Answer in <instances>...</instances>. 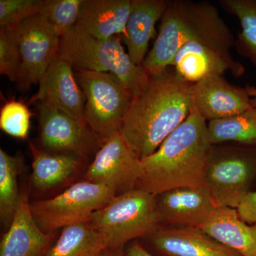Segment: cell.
<instances>
[{
	"label": "cell",
	"mask_w": 256,
	"mask_h": 256,
	"mask_svg": "<svg viewBox=\"0 0 256 256\" xmlns=\"http://www.w3.org/2000/svg\"><path fill=\"white\" fill-rule=\"evenodd\" d=\"M192 86L170 67L152 76L142 95L132 99L120 133L138 159L158 150L188 119L193 107Z\"/></svg>",
	"instance_id": "obj_1"
},
{
	"label": "cell",
	"mask_w": 256,
	"mask_h": 256,
	"mask_svg": "<svg viewBox=\"0 0 256 256\" xmlns=\"http://www.w3.org/2000/svg\"><path fill=\"white\" fill-rule=\"evenodd\" d=\"M212 146L208 124L193 104L188 119L158 150L141 160L138 188L158 196L174 188L205 186Z\"/></svg>",
	"instance_id": "obj_2"
},
{
	"label": "cell",
	"mask_w": 256,
	"mask_h": 256,
	"mask_svg": "<svg viewBox=\"0 0 256 256\" xmlns=\"http://www.w3.org/2000/svg\"><path fill=\"white\" fill-rule=\"evenodd\" d=\"M122 42L120 36L95 38L76 25L60 38L58 55L68 60L76 69L116 76L134 98L146 90L150 76L142 66L133 63Z\"/></svg>",
	"instance_id": "obj_3"
},
{
	"label": "cell",
	"mask_w": 256,
	"mask_h": 256,
	"mask_svg": "<svg viewBox=\"0 0 256 256\" xmlns=\"http://www.w3.org/2000/svg\"><path fill=\"white\" fill-rule=\"evenodd\" d=\"M100 234L106 248L124 250L130 242L161 228L156 196L140 188L117 195L88 222Z\"/></svg>",
	"instance_id": "obj_4"
},
{
	"label": "cell",
	"mask_w": 256,
	"mask_h": 256,
	"mask_svg": "<svg viewBox=\"0 0 256 256\" xmlns=\"http://www.w3.org/2000/svg\"><path fill=\"white\" fill-rule=\"evenodd\" d=\"M220 18L217 8L208 2L170 1L143 68L150 76L162 73L172 66L184 45L213 28Z\"/></svg>",
	"instance_id": "obj_5"
},
{
	"label": "cell",
	"mask_w": 256,
	"mask_h": 256,
	"mask_svg": "<svg viewBox=\"0 0 256 256\" xmlns=\"http://www.w3.org/2000/svg\"><path fill=\"white\" fill-rule=\"evenodd\" d=\"M256 180V146H212L205 186L218 207L237 208Z\"/></svg>",
	"instance_id": "obj_6"
},
{
	"label": "cell",
	"mask_w": 256,
	"mask_h": 256,
	"mask_svg": "<svg viewBox=\"0 0 256 256\" xmlns=\"http://www.w3.org/2000/svg\"><path fill=\"white\" fill-rule=\"evenodd\" d=\"M76 77L86 96V120L102 139L119 133L133 97L116 76L76 69Z\"/></svg>",
	"instance_id": "obj_7"
},
{
	"label": "cell",
	"mask_w": 256,
	"mask_h": 256,
	"mask_svg": "<svg viewBox=\"0 0 256 256\" xmlns=\"http://www.w3.org/2000/svg\"><path fill=\"white\" fill-rule=\"evenodd\" d=\"M112 188L90 182L76 183L63 193L50 200L31 204L32 214L45 233L88 223L92 216L117 196Z\"/></svg>",
	"instance_id": "obj_8"
},
{
	"label": "cell",
	"mask_w": 256,
	"mask_h": 256,
	"mask_svg": "<svg viewBox=\"0 0 256 256\" xmlns=\"http://www.w3.org/2000/svg\"><path fill=\"white\" fill-rule=\"evenodd\" d=\"M14 28L21 55L18 84L24 88L40 84L60 53V38L41 13Z\"/></svg>",
	"instance_id": "obj_9"
},
{
	"label": "cell",
	"mask_w": 256,
	"mask_h": 256,
	"mask_svg": "<svg viewBox=\"0 0 256 256\" xmlns=\"http://www.w3.org/2000/svg\"><path fill=\"white\" fill-rule=\"evenodd\" d=\"M40 141L48 152L69 153L87 160L106 142L87 124L57 110L37 104Z\"/></svg>",
	"instance_id": "obj_10"
},
{
	"label": "cell",
	"mask_w": 256,
	"mask_h": 256,
	"mask_svg": "<svg viewBox=\"0 0 256 256\" xmlns=\"http://www.w3.org/2000/svg\"><path fill=\"white\" fill-rule=\"evenodd\" d=\"M141 174L140 160L119 132L106 140L96 153L86 178L90 182L108 186L120 195L137 188Z\"/></svg>",
	"instance_id": "obj_11"
},
{
	"label": "cell",
	"mask_w": 256,
	"mask_h": 256,
	"mask_svg": "<svg viewBox=\"0 0 256 256\" xmlns=\"http://www.w3.org/2000/svg\"><path fill=\"white\" fill-rule=\"evenodd\" d=\"M38 85V92L28 104H42L88 126L85 94L77 82L74 66L68 60L57 56Z\"/></svg>",
	"instance_id": "obj_12"
},
{
	"label": "cell",
	"mask_w": 256,
	"mask_h": 256,
	"mask_svg": "<svg viewBox=\"0 0 256 256\" xmlns=\"http://www.w3.org/2000/svg\"><path fill=\"white\" fill-rule=\"evenodd\" d=\"M162 224L201 228L218 208L205 186L178 188L156 196Z\"/></svg>",
	"instance_id": "obj_13"
},
{
	"label": "cell",
	"mask_w": 256,
	"mask_h": 256,
	"mask_svg": "<svg viewBox=\"0 0 256 256\" xmlns=\"http://www.w3.org/2000/svg\"><path fill=\"white\" fill-rule=\"evenodd\" d=\"M193 104L206 122L227 118L252 108L246 88L236 86L222 75L193 84Z\"/></svg>",
	"instance_id": "obj_14"
},
{
	"label": "cell",
	"mask_w": 256,
	"mask_h": 256,
	"mask_svg": "<svg viewBox=\"0 0 256 256\" xmlns=\"http://www.w3.org/2000/svg\"><path fill=\"white\" fill-rule=\"evenodd\" d=\"M180 77L192 84L213 75L230 72L236 78L246 72L244 66L201 40L188 42L178 50L172 66Z\"/></svg>",
	"instance_id": "obj_15"
},
{
	"label": "cell",
	"mask_w": 256,
	"mask_h": 256,
	"mask_svg": "<svg viewBox=\"0 0 256 256\" xmlns=\"http://www.w3.org/2000/svg\"><path fill=\"white\" fill-rule=\"evenodd\" d=\"M54 234L45 233L32 214L28 194L21 201L8 232L0 244V256H46Z\"/></svg>",
	"instance_id": "obj_16"
},
{
	"label": "cell",
	"mask_w": 256,
	"mask_h": 256,
	"mask_svg": "<svg viewBox=\"0 0 256 256\" xmlns=\"http://www.w3.org/2000/svg\"><path fill=\"white\" fill-rule=\"evenodd\" d=\"M162 256H242L200 228H160L150 236Z\"/></svg>",
	"instance_id": "obj_17"
},
{
	"label": "cell",
	"mask_w": 256,
	"mask_h": 256,
	"mask_svg": "<svg viewBox=\"0 0 256 256\" xmlns=\"http://www.w3.org/2000/svg\"><path fill=\"white\" fill-rule=\"evenodd\" d=\"M132 0H84L77 26L97 38L126 36Z\"/></svg>",
	"instance_id": "obj_18"
},
{
	"label": "cell",
	"mask_w": 256,
	"mask_h": 256,
	"mask_svg": "<svg viewBox=\"0 0 256 256\" xmlns=\"http://www.w3.org/2000/svg\"><path fill=\"white\" fill-rule=\"evenodd\" d=\"M170 1L132 0V11L126 26V44L133 63L142 66L148 56L150 42L156 33V24L161 20Z\"/></svg>",
	"instance_id": "obj_19"
},
{
	"label": "cell",
	"mask_w": 256,
	"mask_h": 256,
	"mask_svg": "<svg viewBox=\"0 0 256 256\" xmlns=\"http://www.w3.org/2000/svg\"><path fill=\"white\" fill-rule=\"evenodd\" d=\"M200 229L242 256H256V225L242 220L236 208L218 207Z\"/></svg>",
	"instance_id": "obj_20"
},
{
	"label": "cell",
	"mask_w": 256,
	"mask_h": 256,
	"mask_svg": "<svg viewBox=\"0 0 256 256\" xmlns=\"http://www.w3.org/2000/svg\"><path fill=\"white\" fill-rule=\"evenodd\" d=\"M30 148L33 156L31 182L38 191L52 190L66 182L78 170L82 160L74 154L40 150L32 142Z\"/></svg>",
	"instance_id": "obj_21"
},
{
	"label": "cell",
	"mask_w": 256,
	"mask_h": 256,
	"mask_svg": "<svg viewBox=\"0 0 256 256\" xmlns=\"http://www.w3.org/2000/svg\"><path fill=\"white\" fill-rule=\"evenodd\" d=\"M208 134L212 146L232 143L256 146V108L208 122Z\"/></svg>",
	"instance_id": "obj_22"
},
{
	"label": "cell",
	"mask_w": 256,
	"mask_h": 256,
	"mask_svg": "<svg viewBox=\"0 0 256 256\" xmlns=\"http://www.w3.org/2000/svg\"><path fill=\"white\" fill-rule=\"evenodd\" d=\"M106 249L100 234L88 223L64 228L46 256H99Z\"/></svg>",
	"instance_id": "obj_23"
},
{
	"label": "cell",
	"mask_w": 256,
	"mask_h": 256,
	"mask_svg": "<svg viewBox=\"0 0 256 256\" xmlns=\"http://www.w3.org/2000/svg\"><path fill=\"white\" fill-rule=\"evenodd\" d=\"M24 166L22 156H12L0 149V217L4 226L8 228L21 201L18 176Z\"/></svg>",
	"instance_id": "obj_24"
},
{
	"label": "cell",
	"mask_w": 256,
	"mask_h": 256,
	"mask_svg": "<svg viewBox=\"0 0 256 256\" xmlns=\"http://www.w3.org/2000/svg\"><path fill=\"white\" fill-rule=\"evenodd\" d=\"M220 4L238 18L242 31L236 40V48L256 67V0H220Z\"/></svg>",
	"instance_id": "obj_25"
},
{
	"label": "cell",
	"mask_w": 256,
	"mask_h": 256,
	"mask_svg": "<svg viewBox=\"0 0 256 256\" xmlns=\"http://www.w3.org/2000/svg\"><path fill=\"white\" fill-rule=\"evenodd\" d=\"M84 0H45L41 14L60 38L78 23Z\"/></svg>",
	"instance_id": "obj_26"
},
{
	"label": "cell",
	"mask_w": 256,
	"mask_h": 256,
	"mask_svg": "<svg viewBox=\"0 0 256 256\" xmlns=\"http://www.w3.org/2000/svg\"><path fill=\"white\" fill-rule=\"evenodd\" d=\"M32 116L28 106L22 101H8L0 111V128L8 136L24 140L30 133Z\"/></svg>",
	"instance_id": "obj_27"
},
{
	"label": "cell",
	"mask_w": 256,
	"mask_h": 256,
	"mask_svg": "<svg viewBox=\"0 0 256 256\" xmlns=\"http://www.w3.org/2000/svg\"><path fill=\"white\" fill-rule=\"evenodd\" d=\"M20 70L21 55L14 28H0V74L18 84Z\"/></svg>",
	"instance_id": "obj_28"
},
{
	"label": "cell",
	"mask_w": 256,
	"mask_h": 256,
	"mask_svg": "<svg viewBox=\"0 0 256 256\" xmlns=\"http://www.w3.org/2000/svg\"><path fill=\"white\" fill-rule=\"evenodd\" d=\"M45 0H0V28L18 26L40 14Z\"/></svg>",
	"instance_id": "obj_29"
},
{
	"label": "cell",
	"mask_w": 256,
	"mask_h": 256,
	"mask_svg": "<svg viewBox=\"0 0 256 256\" xmlns=\"http://www.w3.org/2000/svg\"><path fill=\"white\" fill-rule=\"evenodd\" d=\"M236 210L242 220L256 225V191L248 194Z\"/></svg>",
	"instance_id": "obj_30"
},
{
	"label": "cell",
	"mask_w": 256,
	"mask_h": 256,
	"mask_svg": "<svg viewBox=\"0 0 256 256\" xmlns=\"http://www.w3.org/2000/svg\"><path fill=\"white\" fill-rule=\"evenodd\" d=\"M126 256H154L150 254L148 250L143 246L142 244H140L138 240H134L129 244L126 252Z\"/></svg>",
	"instance_id": "obj_31"
},
{
	"label": "cell",
	"mask_w": 256,
	"mask_h": 256,
	"mask_svg": "<svg viewBox=\"0 0 256 256\" xmlns=\"http://www.w3.org/2000/svg\"><path fill=\"white\" fill-rule=\"evenodd\" d=\"M99 256H126L124 250L116 249L106 248Z\"/></svg>",
	"instance_id": "obj_32"
},
{
	"label": "cell",
	"mask_w": 256,
	"mask_h": 256,
	"mask_svg": "<svg viewBox=\"0 0 256 256\" xmlns=\"http://www.w3.org/2000/svg\"><path fill=\"white\" fill-rule=\"evenodd\" d=\"M250 97V104L252 107L256 108V87L247 85L246 86Z\"/></svg>",
	"instance_id": "obj_33"
}]
</instances>
